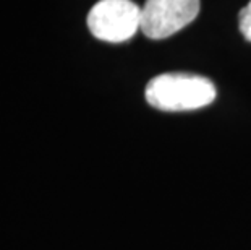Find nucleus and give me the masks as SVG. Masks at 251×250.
<instances>
[{
	"label": "nucleus",
	"instance_id": "nucleus-1",
	"mask_svg": "<svg viewBox=\"0 0 251 250\" xmlns=\"http://www.w3.org/2000/svg\"><path fill=\"white\" fill-rule=\"evenodd\" d=\"M146 101L167 112L206 108L216 99V86L209 78L191 73H162L146 86Z\"/></svg>",
	"mask_w": 251,
	"mask_h": 250
},
{
	"label": "nucleus",
	"instance_id": "nucleus-3",
	"mask_svg": "<svg viewBox=\"0 0 251 250\" xmlns=\"http://www.w3.org/2000/svg\"><path fill=\"white\" fill-rule=\"evenodd\" d=\"M200 8V0H146L140 29L149 39H165L190 25Z\"/></svg>",
	"mask_w": 251,
	"mask_h": 250
},
{
	"label": "nucleus",
	"instance_id": "nucleus-4",
	"mask_svg": "<svg viewBox=\"0 0 251 250\" xmlns=\"http://www.w3.org/2000/svg\"><path fill=\"white\" fill-rule=\"evenodd\" d=\"M238 23H240V31L245 36V39L251 41V0L247 3V7L240 10Z\"/></svg>",
	"mask_w": 251,
	"mask_h": 250
},
{
	"label": "nucleus",
	"instance_id": "nucleus-2",
	"mask_svg": "<svg viewBox=\"0 0 251 250\" xmlns=\"http://www.w3.org/2000/svg\"><path fill=\"white\" fill-rule=\"evenodd\" d=\"M141 26V8L133 0H99L88 13V28L94 38L124 42Z\"/></svg>",
	"mask_w": 251,
	"mask_h": 250
}]
</instances>
